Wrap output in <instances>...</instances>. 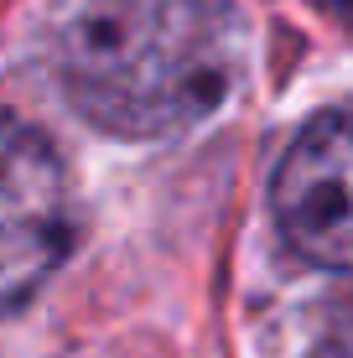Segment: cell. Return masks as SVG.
<instances>
[{
	"label": "cell",
	"mask_w": 353,
	"mask_h": 358,
	"mask_svg": "<svg viewBox=\"0 0 353 358\" xmlns=\"http://www.w3.org/2000/svg\"><path fill=\"white\" fill-rule=\"evenodd\" d=\"M317 358H353V312H348L333 332H327V338H322Z\"/></svg>",
	"instance_id": "4"
},
{
	"label": "cell",
	"mask_w": 353,
	"mask_h": 358,
	"mask_svg": "<svg viewBox=\"0 0 353 358\" xmlns=\"http://www.w3.org/2000/svg\"><path fill=\"white\" fill-rule=\"evenodd\" d=\"M271 208L301 260L353 270V99L301 125L275 166Z\"/></svg>",
	"instance_id": "2"
},
{
	"label": "cell",
	"mask_w": 353,
	"mask_h": 358,
	"mask_svg": "<svg viewBox=\"0 0 353 358\" xmlns=\"http://www.w3.org/2000/svg\"><path fill=\"white\" fill-rule=\"evenodd\" d=\"M68 182L52 141L0 104V270L42 260L63 234Z\"/></svg>",
	"instance_id": "3"
},
{
	"label": "cell",
	"mask_w": 353,
	"mask_h": 358,
	"mask_svg": "<svg viewBox=\"0 0 353 358\" xmlns=\"http://www.w3.org/2000/svg\"><path fill=\"white\" fill-rule=\"evenodd\" d=\"M42 52L89 125L151 141L224 109L250 31L239 0H52Z\"/></svg>",
	"instance_id": "1"
}]
</instances>
